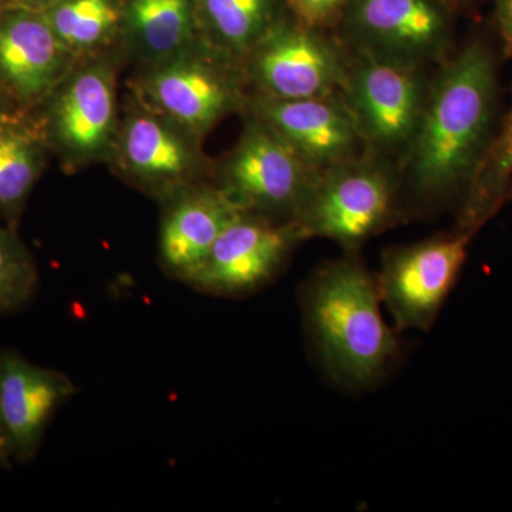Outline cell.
Instances as JSON below:
<instances>
[{"mask_svg": "<svg viewBox=\"0 0 512 512\" xmlns=\"http://www.w3.org/2000/svg\"><path fill=\"white\" fill-rule=\"evenodd\" d=\"M37 269L15 228L0 222V313L18 311L32 299Z\"/></svg>", "mask_w": 512, "mask_h": 512, "instance_id": "obj_22", "label": "cell"}, {"mask_svg": "<svg viewBox=\"0 0 512 512\" xmlns=\"http://www.w3.org/2000/svg\"><path fill=\"white\" fill-rule=\"evenodd\" d=\"M53 2L55 0H12V5L9 8H25L42 12L47 6L52 5Z\"/></svg>", "mask_w": 512, "mask_h": 512, "instance_id": "obj_25", "label": "cell"}, {"mask_svg": "<svg viewBox=\"0 0 512 512\" xmlns=\"http://www.w3.org/2000/svg\"><path fill=\"white\" fill-rule=\"evenodd\" d=\"M259 116L266 127L316 171L355 158L363 141L355 117L340 94L312 99H262Z\"/></svg>", "mask_w": 512, "mask_h": 512, "instance_id": "obj_11", "label": "cell"}, {"mask_svg": "<svg viewBox=\"0 0 512 512\" xmlns=\"http://www.w3.org/2000/svg\"><path fill=\"white\" fill-rule=\"evenodd\" d=\"M512 198V99L458 208L457 231L476 237Z\"/></svg>", "mask_w": 512, "mask_h": 512, "instance_id": "obj_17", "label": "cell"}, {"mask_svg": "<svg viewBox=\"0 0 512 512\" xmlns=\"http://www.w3.org/2000/svg\"><path fill=\"white\" fill-rule=\"evenodd\" d=\"M318 174L264 124L242 138L222 190L242 211L291 224Z\"/></svg>", "mask_w": 512, "mask_h": 512, "instance_id": "obj_7", "label": "cell"}, {"mask_svg": "<svg viewBox=\"0 0 512 512\" xmlns=\"http://www.w3.org/2000/svg\"><path fill=\"white\" fill-rule=\"evenodd\" d=\"M444 2H446L448 6H451V8H456V6L470 5V3L477 2V0H444Z\"/></svg>", "mask_w": 512, "mask_h": 512, "instance_id": "obj_28", "label": "cell"}, {"mask_svg": "<svg viewBox=\"0 0 512 512\" xmlns=\"http://www.w3.org/2000/svg\"><path fill=\"white\" fill-rule=\"evenodd\" d=\"M67 53L42 12H0V86L16 109L28 111L53 93L66 69Z\"/></svg>", "mask_w": 512, "mask_h": 512, "instance_id": "obj_10", "label": "cell"}, {"mask_svg": "<svg viewBox=\"0 0 512 512\" xmlns=\"http://www.w3.org/2000/svg\"><path fill=\"white\" fill-rule=\"evenodd\" d=\"M241 208L224 190L185 195L168 211L161 229V258L171 275L191 282L212 247Z\"/></svg>", "mask_w": 512, "mask_h": 512, "instance_id": "obj_13", "label": "cell"}, {"mask_svg": "<svg viewBox=\"0 0 512 512\" xmlns=\"http://www.w3.org/2000/svg\"><path fill=\"white\" fill-rule=\"evenodd\" d=\"M124 156L131 171L150 183H177L190 170V150L184 141L153 117L130 121Z\"/></svg>", "mask_w": 512, "mask_h": 512, "instance_id": "obj_18", "label": "cell"}, {"mask_svg": "<svg viewBox=\"0 0 512 512\" xmlns=\"http://www.w3.org/2000/svg\"><path fill=\"white\" fill-rule=\"evenodd\" d=\"M451 9L444 0H350L339 25L356 52L420 64L450 45Z\"/></svg>", "mask_w": 512, "mask_h": 512, "instance_id": "obj_8", "label": "cell"}, {"mask_svg": "<svg viewBox=\"0 0 512 512\" xmlns=\"http://www.w3.org/2000/svg\"><path fill=\"white\" fill-rule=\"evenodd\" d=\"M251 52L252 74L268 99L342 94L349 62L323 30L279 20Z\"/></svg>", "mask_w": 512, "mask_h": 512, "instance_id": "obj_6", "label": "cell"}, {"mask_svg": "<svg viewBox=\"0 0 512 512\" xmlns=\"http://www.w3.org/2000/svg\"><path fill=\"white\" fill-rule=\"evenodd\" d=\"M18 110L19 109H16L15 104L10 100V97L6 94L5 90L2 89V86H0V120H2L3 117L8 116V114L13 113V111Z\"/></svg>", "mask_w": 512, "mask_h": 512, "instance_id": "obj_27", "label": "cell"}, {"mask_svg": "<svg viewBox=\"0 0 512 512\" xmlns=\"http://www.w3.org/2000/svg\"><path fill=\"white\" fill-rule=\"evenodd\" d=\"M76 394L69 377L13 350L0 353V424L13 458L32 460L53 414Z\"/></svg>", "mask_w": 512, "mask_h": 512, "instance_id": "obj_12", "label": "cell"}, {"mask_svg": "<svg viewBox=\"0 0 512 512\" xmlns=\"http://www.w3.org/2000/svg\"><path fill=\"white\" fill-rule=\"evenodd\" d=\"M471 241V235L454 229L384 252L377 288L397 332L433 328L460 279Z\"/></svg>", "mask_w": 512, "mask_h": 512, "instance_id": "obj_4", "label": "cell"}, {"mask_svg": "<svg viewBox=\"0 0 512 512\" xmlns=\"http://www.w3.org/2000/svg\"><path fill=\"white\" fill-rule=\"evenodd\" d=\"M426 92L419 63L356 52L349 62L342 97L363 141L380 150H397L409 146Z\"/></svg>", "mask_w": 512, "mask_h": 512, "instance_id": "obj_5", "label": "cell"}, {"mask_svg": "<svg viewBox=\"0 0 512 512\" xmlns=\"http://www.w3.org/2000/svg\"><path fill=\"white\" fill-rule=\"evenodd\" d=\"M497 64L483 40L468 43L444 64L426 92L407 146V177L424 207L458 208L497 128Z\"/></svg>", "mask_w": 512, "mask_h": 512, "instance_id": "obj_1", "label": "cell"}, {"mask_svg": "<svg viewBox=\"0 0 512 512\" xmlns=\"http://www.w3.org/2000/svg\"><path fill=\"white\" fill-rule=\"evenodd\" d=\"M399 194L380 165L355 158L320 171L291 224L299 237L326 238L359 255L369 239L397 221Z\"/></svg>", "mask_w": 512, "mask_h": 512, "instance_id": "obj_3", "label": "cell"}, {"mask_svg": "<svg viewBox=\"0 0 512 512\" xmlns=\"http://www.w3.org/2000/svg\"><path fill=\"white\" fill-rule=\"evenodd\" d=\"M13 457L12 448L2 424H0V467L8 466L10 458Z\"/></svg>", "mask_w": 512, "mask_h": 512, "instance_id": "obj_26", "label": "cell"}, {"mask_svg": "<svg viewBox=\"0 0 512 512\" xmlns=\"http://www.w3.org/2000/svg\"><path fill=\"white\" fill-rule=\"evenodd\" d=\"M295 20L306 28L325 30L339 25L350 0H285Z\"/></svg>", "mask_w": 512, "mask_h": 512, "instance_id": "obj_23", "label": "cell"}, {"mask_svg": "<svg viewBox=\"0 0 512 512\" xmlns=\"http://www.w3.org/2000/svg\"><path fill=\"white\" fill-rule=\"evenodd\" d=\"M212 35L228 52L245 55L278 19L279 0H195Z\"/></svg>", "mask_w": 512, "mask_h": 512, "instance_id": "obj_19", "label": "cell"}, {"mask_svg": "<svg viewBox=\"0 0 512 512\" xmlns=\"http://www.w3.org/2000/svg\"><path fill=\"white\" fill-rule=\"evenodd\" d=\"M42 13L69 52L100 45L120 20L117 0H55Z\"/></svg>", "mask_w": 512, "mask_h": 512, "instance_id": "obj_20", "label": "cell"}, {"mask_svg": "<svg viewBox=\"0 0 512 512\" xmlns=\"http://www.w3.org/2000/svg\"><path fill=\"white\" fill-rule=\"evenodd\" d=\"M127 19L148 50L167 55L191 39L195 10L190 0H130Z\"/></svg>", "mask_w": 512, "mask_h": 512, "instance_id": "obj_21", "label": "cell"}, {"mask_svg": "<svg viewBox=\"0 0 512 512\" xmlns=\"http://www.w3.org/2000/svg\"><path fill=\"white\" fill-rule=\"evenodd\" d=\"M148 89L165 113L195 131L207 130L231 110L238 94L227 73L197 59L167 64Z\"/></svg>", "mask_w": 512, "mask_h": 512, "instance_id": "obj_14", "label": "cell"}, {"mask_svg": "<svg viewBox=\"0 0 512 512\" xmlns=\"http://www.w3.org/2000/svg\"><path fill=\"white\" fill-rule=\"evenodd\" d=\"M45 134L26 111L0 120V222L15 228L20 211L42 173Z\"/></svg>", "mask_w": 512, "mask_h": 512, "instance_id": "obj_16", "label": "cell"}, {"mask_svg": "<svg viewBox=\"0 0 512 512\" xmlns=\"http://www.w3.org/2000/svg\"><path fill=\"white\" fill-rule=\"evenodd\" d=\"M302 239L289 222L241 212L222 231L190 282L217 296H244L269 284Z\"/></svg>", "mask_w": 512, "mask_h": 512, "instance_id": "obj_9", "label": "cell"}, {"mask_svg": "<svg viewBox=\"0 0 512 512\" xmlns=\"http://www.w3.org/2000/svg\"><path fill=\"white\" fill-rule=\"evenodd\" d=\"M10 5H12V0H0V12L8 9Z\"/></svg>", "mask_w": 512, "mask_h": 512, "instance_id": "obj_29", "label": "cell"}, {"mask_svg": "<svg viewBox=\"0 0 512 512\" xmlns=\"http://www.w3.org/2000/svg\"><path fill=\"white\" fill-rule=\"evenodd\" d=\"M303 328L329 379L352 392L383 382L402 356L382 315L376 275L359 255L320 266L301 289Z\"/></svg>", "mask_w": 512, "mask_h": 512, "instance_id": "obj_2", "label": "cell"}, {"mask_svg": "<svg viewBox=\"0 0 512 512\" xmlns=\"http://www.w3.org/2000/svg\"><path fill=\"white\" fill-rule=\"evenodd\" d=\"M494 23L503 52L512 59V0H495Z\"/></svg>", "mask_w": 512, "mask_h": 512, "instance_id": "obj_24", "label": "cell"}, {"mask_svg": "<svg viewBox=\"0 0 512 512\" xmlns=\"http://www.w3.org/2000/svg\"><path fill=\"white\" fill-rule=\"evenodd\" d=\"M114 120V94L109 76L87 70L74 77L49 114L50 133L64 147L92 153L104 146Z\"/></svg>", "mask_w": 512, "mask_h": 512, "instance_id": "obj_15", "label": "cell"}]
</instances>
